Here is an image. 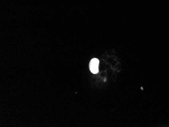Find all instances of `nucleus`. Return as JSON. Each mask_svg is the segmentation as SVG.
I'll return each instance as SVG.
<instances>
[{
    "instance_id": "nucleus-1",
    "label": "nucleus",
    "mask_w": 169,
    "mask_h": 127,
    "mask_svg": "<svg viewBox=\"0 0 169 127\" xmlns=\"http://www.w3.org/2000/svg\"><path fill=\"white\" fill-rule=\"evenodd\" d=\"M99 61L97 58H93L90 61L89 68L92 73L96 74L98 73Z\"/></svg>"
}]
</instances>
